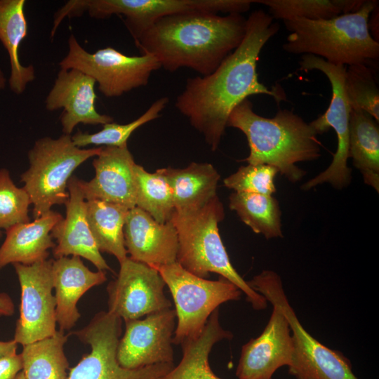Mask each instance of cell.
<instances>
[{
    "label": "cell",
    "mask_w": 379,
    "mask_h": 379,
    "mask_svg": "<svg viewBox=\"0 0 379 379\" xmlns=\"http://www.w3.org/2000/svg\"><path fill=\"white\" fill-rule=\"evenodd\" d=\"M279 28L269 13L254 11L246 18V33L239 46L211 74L187 79L177 97L175 107L204 135L212 151L220 143L230 113L244 100L267 95L277 105L286 100L281 86L270 89L260 82L257 72L261 51Z\"/></svg>",
    "instance_id": "1"
},
{
    "label": "cell",
    "mask_w": 379,
    "mask_h": 379,
    "mask_svg": "<svg viewBox=\"0 0 379 379\" xmlns=\"http://www.w3.org/2000/svg\"><path fill=\"white\" fill-rule=\"evenodd\" d=\"M246 28L242 14L182 13L155 21L135 44L166 71L187 67L206 76L239 46Z\"/></svg>",
    "instance_id": "2"
},
{
    "label": "cell",
    "mask_w": 379,
    "mask_h": 379,
    "mask_svg": "<svg viewBox=\"0 0 379 379\" xmlns=\"http://www.w3.org/2000/svg\"><path fill=\"white\" fill-rule=\"evenodd\" d=\"M227 127L245 135L250 152L244 161L272 166L293 183L306 174L297 163L321 157L317 135L291 109H279L274 117L267 118L255 113L252 102L246 98L233 109Z\"/></svg>",
    "instance_id": "3"
},
{
    "label": "cell",
    "mask_w": 379,
    "mask_h": 379,
    "mask_svg": "<svg viewBox=\"0 0 379 379\" xmlns=\"http://www.w3.org/2000/svg\"><path fill=\"white\" fill-rule=\"evenodd\" d=\"M375 0H366L355 12L328 20L295 18L284 20L290 32L282 48L294 55H314L335 65L372 64L379 59V43L371 35L368 18Z\"/></svg>",
    "instance_id": "4"
},
{
    "label": "cell",
    "mask_w": 379,
    "mask_h": 379,
    "mask_svg": "<svg viewBox=\"0 0 379 379\" xmlns=\"http://www.w3.org/2000/svg\"><path fill=\"white\" fill-rule=\"evenodd\" d=\"M224 218V207L218 195L199 208L175 211L170 220L178 234L176 262L201 278L206 279L210 272L219 274L237 286L253 309L264 310L267 300L249 286L230 262L219 233L218 224Z\"/></svg>",
    "instance_id": "5"
},
{
    "label": "cell",
    "mask_w": 379,
    "mask_h": 379,
    "mask_svg": "<svg viewBox=\"0 0 379 379\" xmlns=\"http://www.w3.org/2000/svg\"><path fill=\"white\" fill-rule=\"evenodd\" d=\"M102 147L84 149L77 147L70 135L57 138L38 139L28 152L29 168L21 174L20 182L33 205L36 219L53 206L65 204L69 198L67 184L81 164L98 156Z\"/></svg>",
    "instance_id": "6"
},
{
    "label": "cell",
    "mask_w": 379,
    "mask_h": 379,
    "mask_svg": "<svg viewBox=\"0 0 379 379\" xmlns=\"http://www.w3.org/2000/svg\"><path fill=\"white\" fill-rule=\"evenodd\" d=\"M247 284L272 305H276L288 322L294 346L288 366L291 375L296 379H358L343 353L324 346L303 328L276 272L263 270Z\"/></svg>",
    "instance_id": "7"
},
{
    "label": "cell",
    "mask_w": 379,
    "mask_h": 379,
    "mask_svg": "<svg viewBox=\"0 0 379 379\" xmlns=\"http://www.w3.org/2000/svg\"><path fill=\"white\" fill-rule=\"evenodd\" d=\"M255 0H70L60 9L62 18L88 12L96 19L121 15L135 42L157 20L178 13H239L249 11Z\"/></svg>",
    "instance_id": "8"
},
{
    "label": "cell",
    "mask_w": 379,
    "mask_h": 379,
    "mask_svg": "<svg viewBox=\"0 0 379 379\" xmlns=\"http://www.w3.org/2000/svg\"><path fill=\"white\" fill-rule=\"evenodd\" d=\"M171 293L177 325L173 344L181 345L199 335L212 312L227 301L238 300L241 291L220 277L211 281L185 270L178 262L157 267Z\"/></svg>",
    "instance_id": "9"
},
{
    "label": "cell",
    "mask_w": 379,
    "mask_h": 379,
    "mask_svg": "<svg viewBox=\"0 0 379 379\" xmlns=\"http://www.w3.org/2000/svg\"><path fill=\"white\" fill-rule=\"evenodd\" d=\"M67 43L68 51L60 61V68H74L89 75L107 98L119 97L146 86L152 73L161 67L150 54L129 56L110 46L90 53L73 34L69 35Z\"/></svg>",
    "instance_id": "10"
},
{
    "label": "cell",
    "mask_w": 379,
    "mask_h": 379,
    "mask_svg": "<svg viewBox=\"0 0 379 379\" xmlns=\"http://www.w3.org/2000/svg\"><path fill=\"white\" fill-rule=\"evenodd\" d=\"M300 71L319 70L328 78L332 90L329 106L326 112L309 124L317 135L333 128L337 135V149L329 166L301 186L309 190L324 182L335 189L347 187L351 181L349 158V125L351 107L345 88L346 67L335 65L314 55H302L299 61Z\"/></svg>",
    "instance_id": "11"
},
{
    "label": "cell",
    "mask_w": 379,
    "mask_h": 379,
    "mask_svg": "<svg viewBox=\"0 0 379 379\" xmlns=\"http://www.w3.org/2000/svg\"><path fill=\"white\" fill-rule=\"evenodd\" d=\"M122 321L112 314H95L83 328L73 333L91 347L70 368L68 379H160L173 367V363L157 364L135 369L123 368L117 359Z\"/></svg>",
    "instance_id": "12"
},
{
    "label": "cell",
    "mask_w": 379,
    "mask_h": 379,
    "mask_svg": "<svg viewBox=\"0 0 379 379\" xmlns=\"http://www.w3.org/2000/svg\"><path fill=\"white\" fill-rule=\"evenodd\" d=\"M52 263L53 259L28 265L13 264L21 290L20 317L13 340L22 346L57 331Z\"/></svg>",
    "instance_id": "13"
},
{
    "label": "cell",
    "mask_w": 379,
    "mask_h": 379,
    "mask_svg": "<svg viewBox=\"0 0 379 379\" xmlns=\"http://www.w3.org/2000/svg\"><path fill=\"white\" fill-rule=\"evenodd\" d=\"M165 281L155 268L127 257L107 287V312L124 321L171 307Z\"/></svg>",
    "instance_id": "14"
},
{
    "label": "cell",
    "mask_w": 379,
    "mask_h": 379,
    "mask_svg": "<svg viewBox=\"0 0 379 379\" xmlns=\"http://www.w3.org/2000/svg\"><path fill=\"white\" fill-rule=\"evenodd\" d=\"M175 320V311L171 307L149 314L143 319L124 321L125 332L117 350L119 365L135 369L173 363L172 344Z\"/></svg>",
    "instance_id": "15"
},
{
    "label": "cell",
    "mask_w": 379,
    "mask_h": 379,
    "mask_svg": "<svg viewBox=\"0 0 379 379\" xmlns=\"http://www.w3.org/2000/svg\"><path fill=\"white\" fill-rule=\"evenodd\" d=\"M262 333L241 347L236 371L239 379H272L274 372L288 366L294 346L286 317L276 306Z\"/></svg>",
    "instance_id": "16"
},
{
    "label": "cell",
    "mask_w": 379,
    "mask_h": 379,
    "mask_svg": "<svg viewBox=\"0 0 379 379\" xmlns=\"http://www.w3.org/2000/svg\"><path fill=\"white\" fill-rule=\"evenodd\" d=\"M95 81L83 72L60 69L45 99V107L53 112L62 109L60 123L63 134L71 135L79 124L104 125L113 118L100 114L95 107Z\"/></svg>",
    "instance_id": "17"
},
{
    "label": "cell",
    "mask_w": 379,
    "mask_h": 379,
    "mask_svg": "<svg viewBox=\"0 0 379 379\" xmlns=\"http://www.w3.org/2000/svg\"><path fill=\"white\" fill-rule=\"evenodd\" d=\"M95 177L90 181L79 179L85 200L97 199L118 204L131 209L135 206L136 163L128 148L102 147L92 163Z\"/></svg>",
    "instance_id": "18"
},
{
    "label": "cell",
    "mask_w": 379,
    "mask_h": 379,
    "mask_svg": "<svg viewBox=\"0 0 379 379\" xmlns=\"http://www.w3.org/2000/svg\"><path fill=\"white\" fill-rule=\"evenodd\" d=\"M124 246L129 258L155 269L176 262L177 231L171 220L160 223L135 206L124 227Z\"/></svg>",
    "instance_id": "19"
},
{
    "label": "cell",
    "mask_w": 379,
    "mask_h": 379,
    "mask_svg": "<svg viewBox=\"0 0 379 379\" xmlns=\"http://www.w3.org/2000/svg\"><path fill=\"white\" fill-rule=\"evenodd\" d=\"M69 198L65 203L66 215L52 229L56 241L52 249L55 259L76 255L90 261L98 270L112 271L98 250L86 215V200L79 178L72 176L67 184Z\"/></svg>",
    "instance_id": "20"
},
{
    "label": "cell",
    "mask_w": 379,
    "mask_h": 379,
    "mask_svg": "<svg viewBox=\"0 0 379 379\" xmlns=\"http://www.w3.org/2000/svg\"><path fill=\"white\" fill-rule=\"evenodd\" d=\"M52 277L57 324L61 331L70 330L81 317L78 301L89 289L106 281V272H93L80 257L72 255L53 259Z\"/></svg>",
    "instance_id": "21"
},
{
    "label": "cell",
    "mask_w": 379,
    "mask_h": 379,
    "mask_svg": "<svg viewBox=\"0 0 379 379\" xmlns=\"http://www.w3.org/2000/svg\"><path fill=\"white\" fill-rule=\"evenodd\" d=\"M62 218L51 210L33 222L18 224L6 230L0 246V270L9 264L28 265L48 260V250L55 246L51 230Z\"/></svg>",
    "instance_id": "22"
},
{
    "label": "cell",
    "mask_w": 379,
    "mask_h": 379,
    "mask_svg": "<svg viewBox=\"0 0 379 379\" xmlns=\"http://www.w3.org/2000/svg\"><path fill=\"white\" fill-rule=\"evenodd\" d=\"M167 180L175 211L199 208L217 196L220 174L209 163L192 162L184 168H159Z\"/></svg>",
    "instance_id": "23"
},
{
    "label": "cell",
    "mask_w": 379,
    "mask_h": 379,
    "mask_svg": "<svg viewBox=\"0 0 379 379\" xmlns=\"http://www.w3.org/2000/svg\"><path fill=\"white\" fill-rule=\"evenodd\" d=\"M25 4V0H0V42L9 58V88L17 95L22 94L36 78L34 66L23 65L19 56L20 44L28 32Z\"/></svg>",
    "instance_id": "24"
},
{
    "label": "cell",
    "mask_w": 379,
    "mask_h": 379,
    "mask_svg": "<svg viewBox=\"0 0 379 379\" xmlns=\"http://www.w3.org/2000/svg\"><path fill=\"white\" fill-rule=\"evenodd\" d=\"M232 336L231 332L221 326L219 309L215 310L199 335L180 345L182 357L178 365L160 379H222L211 370L208 356L215 343Z\"/></svg>",
    "instance_id": "25"
},
{
    "label": "cell",
    "mask_w": 379,
    "mask_h": 379,
    "mask_svg": "<svg viewBox=\"0 0 379 379\" xmlns=\"http://www.w3.org/2000/svg\"><path fill=\"white\" fill-rule=\"evenodd\" d=\"M361 173L365 184L379 192V126L370 114L351 109L349 158Z\"/></svg>",
    "instance_id": "26"
},
{
    "label": "cell",
    "mask_w": 379,
    "mask_h": 379,
    "mask_svg": "<svg viewBox=\"0 0 379 379\" xmlns=\"http://www.w3.org/2000/svg\"><path fill=\"white\" fill-rule=\"evenodd\" d=\"M128 211L118 204L97 199L86 201V219L98 250L113 255L119 264L128 257L124 227Z\"/></svg>",
    "instance_id": "27"
},
{
    "label": "cell",
    "mask_w": 379,
    "mask_h": 379,
    "mask_svg": "<svg viewBox=\"0 0 379 379\" xmlns=\"http://www.w3.org/2000/svg\"><path fill=\"white\" fill-rule=\"evenodd\" d=\"M69 334L59 330L48 338L23 345L20 353L25 379H68L64 346Z\"/></svg>",
    "instance_id": "28"
},
{
    "label": "cell",
    "mask_w": 379,
    "mask_h": 379,
    "mask_svg": "<svg viewBox=\"0 0 379 379\" xmlns=\"http://www.w3.org/2000/svg\"><path fill=\"white\" fill-rule=\"evenodd\" d=\"M229 207L255 233L267 239L283 237L281 211L272 195L234 192L229 197Z\"/></svg>",
    "instance_id": "29"
},
{
    "label": "cell",
    "mask_w": 379,
    "mask_h": 379,
    "mask_svg": "<svg viewBox=\"0 0 379 379\" xmlns=\"http://www.w3.org/2000/svg\"><path fill=\"white\" fill-rule=\"evenodd\" d=\"M366 0H255L268 8L273 19L300 18L310 20H328L358 11Z\"/></svg>",
    "instance_id": "30"
},
{
    "label": "cell",
    "mask_w": 379,
    "mask_h": 379,
    "mask_svg": "<svg viewBox=\"0 0 379 379\" xmlns=\"http://www.w3.org/2000/svg\"><path fill=\"white\" fill-rule=\"evenodd\" d=\"M135 206L149 213L156 221H169L175 211L171 187L159 169L147 171L135 164Z\"/></svg>",
    "instance_id": "31"
},
{
    "label": "cell",
    "mask_w": 379,
    "mask_h": 379,
    "mask_svg": "<svg viewBox=\"0 0 379 379\" xmlns=\"http://www.w3.org/2000/svg\"><path fill=\"white\" fill-rule=\"evenodd\" d=\"M169 101L168 98L162 97L157 100L138 119L126 124L114 122L105 124L102 130L88 133L78 131L72 136L74 144L80 148L90 145L104 147H122L127 145L131 134L141 126L151 121L160 115Z\"/></svg>",
    "instance_id": "32"
},
{
    "label": "cell",
    "mask_w": 379,
    "mask_h": 379,
    "mask_svg": "<svg viewBox=\"0 0 379 379\" xmlns=\"http://www.w3.org/2000/svg\"><path fill=\"white\" fill-rule=\"evenodd\" d=\"M345 88L351 109L362 110L379 121V88L372 67L348 66L345 71Z\"/></svg>",
    "instance_id": "33"
},
{
    "label": "cell",
    "mask_w": 379,
    "mask_h": 379,
    "mask_svg": "<svg viewBox=\"0 0 379 379\" xmlns=\"http://www.w3.org/2000/svg\"><path fill=\"white\" fill-rule=\"evenodd\" d=\"M29 194L23 187H17L8 169H0V236L1 230H8L21 223L30 222Z\"/></svg>",
    "instance_id": "34"
},
{
    "label": "cell",
    "mask_w": 379,
    "mask_h": 379,
    "mask_svg": "<svg viewBox=\"0 0 379 379\" xmlns=\"http://www.w3.org/2000/svg\"><path fill=\"white\" fill-rule=\"evenodd\" d=\"M279 171L268 164H248L224 179V185L238 192L272 195L276 192L274 178Z\"/></svg>",
    "instance_id": "35"
},
{
    "label": "cell",
    "mask_w": 379,
    "mask_h": 379,
    "mask_svg": "<svg viewBox=\"0 0 379 379\" xmlns=\"http://www.w3.org/2000/svg\"><path fill=\"white\" fill-rule=\"evenodd\" d=\"M22 370L20 354H13L0 358V379H15Z\"/></svg>",
    "instance_id": "36"
},
{
    "label": "cell",
    "mask_w": 379,
    "mask_h": 379,
    "mask_svg": "<svg viewBox=\"0 0 379 379\" xmlns=\"http://www.w3.org/2000/svg\"><path fill=\"white\" fill-rule=\"evenodd\" d=\"M15 305L10 295L5 292H0V317L12 316Z\"/></svg>",
    "instance_id": "37"
},
{
    "label": "cell",
    "mask_w": 379,
    "mask_h": 379,
    "mask_svg": "<svg viewBox=\"0 0 379 379\" xmlns=\"http://www.w3.org/2000/svg\"><path fill=\"white\" fill-rule=\"evenodd\" d=\"M368 25L371 35L378 42V5L374 8L370 14Z\"/></svg>",
    "instance_id": "38"
},
{
    "label": "cell",
    "mask_w": 379,
    "mask_h": 379,
    "mask_svg": "<svg viewBox=\"0 0 379 379\" xmlns=\"http://www.w3.org/2000/svg\"><path fill=\"white\" fill-rule=\"evenodd\" d=\"M18 343L13 339L0 341V358L17 353Z\"/></svg>",
    "instance_id": "39"
},
{
    "label": "cell",
    "mask_w": 379,
    "mask_h": 379,
    "mask_svg": "<svg viewBox=\"0 0 379 379\" xmlns=\"http://www.w3.org/2000/svg\"><path fill=\"white\" fill-rule=\"evenodd\" d=\"M7 83L6 77L0 67V90L4 89L6 88Z\"/></svg>",
    "instance_id": "40"
},
{
    "label": "cell",
    "mask_w": 379,
    "mask_h": 379,
    "mask_svg": "<svg viewBox=\"0 0 379 379\" xmlns=\"http://www.w3.org/2000/svg\"><path fill=\"white\" fill-rule=\"evenodd\" d=\"M15 379H25L22 371H20Z\"/></svg>",
    "instance_id": "41"
}]
</instances>
